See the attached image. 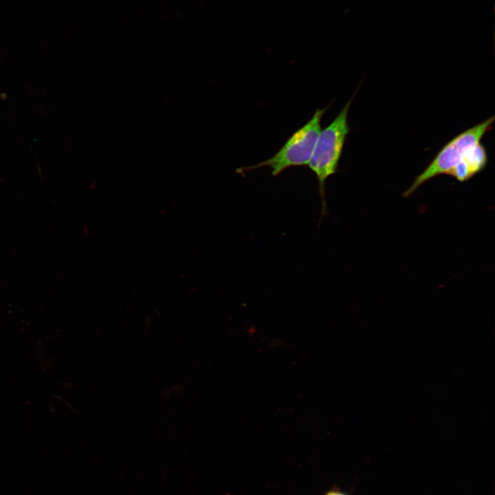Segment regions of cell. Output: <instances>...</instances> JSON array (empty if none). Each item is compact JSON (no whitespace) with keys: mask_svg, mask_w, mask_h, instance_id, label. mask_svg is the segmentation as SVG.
Masks as SVG:
<instances>
[{"mask_svg":"<svg viewBox=\"0 0 495 495\" xmlns=\"http://www.w3.org/2000/svg\"><path fill=\"white\" fill-rule=\"evenodd\" d=\"M494 122V116H492L449 141L402 196L408 197L421 185L439 175L446 174L463 182L483 170L487 164L488 157L481 141L485 133L492 129Z\"/></svg>","mask_w":495,"mask_h":495,"instance_id":"cell-1","label":"cell"},{"mask_svg":"<svg viewBox=\"0 0 495 495\" xmlns=\"http://www.w3.org/2000/svg\"><path fill=\"white\" fill-rule=\"evenodd\" d=\"M357 91L334 120L321 130L307 165L318 180L322 216L327 213L325 183L329 177L338 171L344 145L351 131L348 113Z\"/></svg>","mask_w":495,"mask_h":495,"instance_id":"cell-2","label":"cell"},{"mask_svg":"<svg viewBox=\"0 0 495 495\" xmlns=\"http://www.w3.org/2000/svg\"><path fill=\"white\" fill-rule=\"evenodd\" d=\"M330 105L317 109L311 119L296 131L272 157L254 165L239 168L236 173L243 174L245 171L270 167L272 175L277 177L290 167L307 166L322 130V118Z\"/></svg>","mask_w":495,"mask_h":495,"instance_id":"cell-3","label":"cell"},{"mask_svg":"<svg viewBox=\"0 0 495 495\" xmlns=\"http://www.w3.org/2000/svg\"><path fill=\"white\" fill-rule=\"evenodd\" d=\"M323 495H349L342 492L336 485H333L331 488L327 490Z\"/></svg>","mask_w":495,"mask_h":495,"instance_id":"cell-4","label":"cell"}]
</instances>
